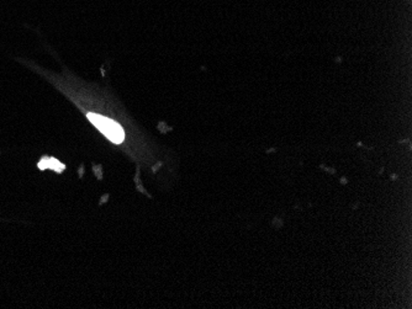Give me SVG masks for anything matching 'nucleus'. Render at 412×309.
<instances>
[{
    "instance_id": "nucleus-1",
    "label": "nucleus",
    "mask_w": 412,
    "mask_h": 309,
    "mask_svg": "<svg viewBox=\"0 0 412 309\" xmlns=\"http://www.w3.org/2000/svg\"><path fill=\"white\" fill-rule=\"evenodd\" d=\"M88 120L113 143L119 145L125 138V134H124L122 126L113 120L106 119L102 115H97V114H88Z\"/></svg>"
},
{
    "instance_id": "nucleus-2",
    "label": "nucleus",
    "mask_w": 412,
    "mask_h": 309,
    "mask_svg": "<svg viewBox=\"0 0 412 309\" xmlns=\"http://www.w3.org/2000/svg\"><path fill=\"white\" fill-rule=\"evenodd\" d=\"M40 168L41 169L49 168V169H54L56 171H62V170L65 169V165L60 163V162H57L56 159H49V160L45 159V160H43V163L40 164Z\"/></svg>"
}]
</instances>
